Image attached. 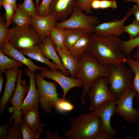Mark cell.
Returning a JSON list of instances; mask_svg holds the SVG:
<instances>
[{
    "label": "cell",
    "instance_id": "25",
    "mask_svg": "<svg viewBox=\"0 0 139 139\" xmlns=\"http://www.w3.org/2000/svg\"><path fill=\"white\" fill-rule=\"evenodd\" d=\"M126 63L134 73L131 87L136 93L135 95L139 103V60L134 59L130 57L127 58Z\"/></svg>",
    "mask_w": 139,
    "mask_h": 139
},
{
    "label": "cell",
    "instance_id": "26",
    "mask_svg": "<svg viewBox=\"0 0 139 139\" xmlns=\"http://www.w3.org/2000/svg\"><path fill=\"white\" fill-rule=\"evenodd\" d=\"M12 22L19 27H27L31 25V17L22 10L18 4L12 18Z\"/></svg>",
    "mask_w": 139,
    "mask_h": 139
},
{
    "label": "cell",
    "instance_id": "19",
    "mask_svg": "<svg viewBox=\"0 0 139 139\" xmlns=\"http://www.w3.org/2000/svg\"><path fill=\"white\" fill-rule=\"evenodd\" d=\"M39 45L46 58L52 60L57 66L58 69L66 76H69L70 75L69 71L64 67L59 55L57 54L50 36L46 38Z\"/></svg>",
    "mask_w": 139,
    "mask_h": 139
},
{
    "label": "cell",
    "instance_id": "5",
    "mask_svg": "<svg viewBox=\"0 0 139 139\" xmlns=\"http://www.w3.org/2000/svg\"><path fill=\"white\" fill-rule=\"evenodd\" d=\"M35 80L40 94L41 107L46 114H49L60 99L56 83L46 81L39 73L35 74Z\"/></svg>",
    "mask_w": 139,
    "mask_h": 139
},
{
    "label": "cell",
    "instance_id": "50",
    "mask_svg": "<svg viewBox=\"0 0 139 139\" xmlns=\"http://www.w3.org/2000/svg\"><path fill=\"white\" fill-rule=\"evenodd\" d=\"M3 0H0V3H1L2 1Z\"/></svg>",
    "mask_w": 139,
    "mask_h": 139
},
{
    "label": "cell",
    "instance_id": "9",
    "mask_svg": "<svg viewBox=\"0 0 139 139\" xmlns=\"http://www.w3.org/2000/svg\"><path fill=\"white\" fill-rule=\"evenodd\" d=\"M23 71L19 70L16 86L13 95L9 100L13 106L12 114L9 118L10 122L13 119L14 125L20 126L23 123L21 106L29 91L30 84L26 83L25 80L22 79Z\"/></svg>",
    "mask_w": 139,
    "mask_h": 139
},
{
    "label": "cell",
    "instance_id": "11",
    "mask_svg": "<svg viewBox=\"0 0 139 139\" xmlns=\"http://www.w3.org/2000/svg\"><path fill=\"white\" fill-rule=\"evenodd\" d=\"M39 73L43 78L52 80L60 85L63 91L62 98L63 99H65L67 93L71 89L75 87L83 88L82 83L80 80L69 77L61 71L49 70L45 67Z\"/></svg>",
    "mask_w": 139,
    "mask_h": 139
},
{
    "label": "cell",
    "instance_id": "35",
    "mask_svg": "<svg viewBox=\"0 0 139 139\" xmlns=\"http://www.w3.org/2000/svg\"><path fill=\"white\" fill-rule=\"evenodd\" d=\"M23 139H37L40 135L35 133L26 124L23 123L20 126Z\"/></svg>",
    "mask_w": 139,
    "mask_h": 139
},
{
    "label": "cell",
    "instance_id": "47",
    "mask_svg": "<svg viewBox=\"0 0 139 139\" xmlns=\"http://www.w3.org/2000/svg\"><path fill=\"white\" fill-rule=\"evenodd\" d=\"M4 81V79L2 73L0 74V93L1 94L2 90Z\"/></svg>",
    "mask_w": 139,
    "mask_h": 139
},
{
    "label": "cell",
    "instance_id": "33",
    "mask_svg": "<svg viewBox=\"0 0 139 139\" xmlns=\"http://www.w3.org/2000/svg\"><path fill=\"white\" fill-rule=\"evenodd\" d=\"M19 4L22 10L31 17L38 15L33 0H24L22 4Z\"/></svg>",
    "mask_w": 139,
    "mask_h": 139
},
{
    "label": "cell",
    "instance_id": "27",
    "mask_svg": "<svg viewBox=\"0 0 139 139\" xmlns=\"http://www.w3.org/2000/svg\"><path fill=\"white\" fill-rule=\"evenodd\" d=\"M23 65L20 62L7 56L0 49V71L1 73H4L6 70H10L14 67H21Z\"/></svg>",
    "mask_w": 139,
    "mask_h": 139
},
{
    "label": "cell",
    "instance_id": "31",
    "mask_svg": "<svg viewBox=\"0 0 139 139\" xmlns=\"http://www.w3.org/2000/svg\"><path fill=\"white\" fill-rule=\"evenodd\" d=\"M123 31L127 33L129 39H132L139 36V24L134 20L130 24L124 25L122 28Z\"/></svg>",
    "mask_w": 139,
    "mask_h": 139
},
{
    "label": "cell",
    "instance_id": "10",
    "mask_svg": "<svg viewBox=\"0 0 139 139\" xmlns=\"http://www.w3.org/2000/svg\"><path fill=\"white\" fill-rule=\"evenodd\" d=\"M136 93L129 88L127 89L116 101L115 112L126 121L132 123L139 118V109L133 108V99Z\"/></svg>",
    "mask_w": 139,
    "mask_h": 139
},
{
    "label": "cell",
    "instance_id": "24",
    "mask_svg": "<svg viewBox=\"0 0 139 139\" xmlns=\"http://www.w3.org/2000/svg\"><path fill=\"white\" fill-rule=\"evenodd\" d=\"M64 29V45L68 49L70 48L81 38L91 33L82 29Z\"/></svg>",
    "mask_w": 139,
    "mask_h": 139
},
{
    "label": "cell",
    "instance_id": "15",
    "mask_svg": "<svg viewBox=\"0 0 139 139\" xmlns=\"http://www.w3.org/2000/svg\"><path fill=\"white\" fill-rule=\"evenodd\" d=\"M116 100L106 102L96 109L101 120L102 131L107 133L111 139L115 137L117 134V131L112 127L110 123L111 118L115 112Z\"/></svg>",
    "mask_w": 139,
    "mask_h": 139
},
{
    "label": "cell",
    "instance_id": "38",
    "mask_svg": "<svg viewBox=\"0 0 139 139\" xmlns=\"http://www.w3.org/2000/svg\"><path fill=\"white\" fill-rule=\"evenodd\" d=\"M94 0H77L76 7L87 14H91L92 11L91 4Z\"/></svg>",
    "mask_w": 139,
    "mask_h": 139
},
{
    "label": "cell",
    "instance_id": "4",
    "mask_svg": "<svg viewBox=\"0 0 139 139\" xmlns=\"http://www.w3.org/2000/svg\"><path fill=\"white\" fill-rule=\"evenodd\" d=\"M124 64H110L108 66L110 70V74L107 77L109 88L117 99L127 89L131 88L134 76L132 71Z\"/></svg>",
    "mask_w": 139,
    "mask_h": 139
},
{
    "label": "cell",
    "instance_id": "48",
    "mask_svg": "<svg viewBox=\"0 0 139 139\" xmlns=\"http://www.w3.org/2000/svg\"><path fill=\"white\" fill-rule=\"evenodd\" d=\"M127 2H133L136 3V5L139 7V0H122Z\"/></svg>",
    "mask_w": 139,
    "mask_h": 139
},
{
    "label": "cell",
    "instance_id": "14",
    "mask_svg": "<svg viewBox=\"0 0 139 139\" xmlns=\"http://www.w3.org/2000/svg\"><path fill=\"white\" fill-rule=\"evenodd\" d=\"M77 0H52L49 6V14L54 15L57 20L63 21L68 18L76 7Z\"/></svg>",
    "mask_w": 139,
    "mask_h": 139
},
{
    "label": "cell",
    "instance_id": "20",
    "mask_svg": "<svg viewBox=\"0 0 139 139\" xmlns=\"http://www.w3.org/2000/svg\"><path fill=\"white\" fill-rule=\"evenodd\" d=\"M55 48L61 57L64 67L69 72L71 77L75 78L79 70V59L71 55L65 45L60 49Z\"/></svg>",
    "mask_w": 139,
    "mask_h": 139
},
{
    "label": "cell",
    "instance_id": "44",
    "mask_svg": "<svg viewBox=\"0 0 139 139\" xmlns=\"http://www.w3.org/2000/svg\"><path fill=\"white\" fill-rule=\"evenodd\" d=\"M100 0H94L91 4L92 8L97 10L100 8Z\"/></svg>",
    "mask_w": 139,
    "mask_h": 139
},
{
    "label": "cell",
    "instance_id": "30",
    "mask_svg": "<svg viewBox=\"0 0 139 139\" xmlns=\"http://www.w3.org/2000/svg\"><path fill=\"white\" fill-rule=\"evenodd\" d=\"M4 17L1 16L0 20V47H1L5 42L8 41L12 33V30L8 29L5 25Z\"/></svg>",
    "mask_w": 139,
    "mask_h": 139
},
{
    "label": "cell",
    "instance_id": "43",
    "mask_svg": "<svg viewBox=\"0 0 139 139\" xmlns=\"http://www.w3.org/2000/svg\"><path fill=\"white\" fill-rule=\"evenodd\" d=\"M133 14L134 15L135 19L139 24V7L136 5H134L132 7Z\"/></svg>",
    "mask_w": 139,
    "mask_h": 139
},
{
    "label": "cell",
    "instance_id": "21",
    "mask_svg": "<svg viewBox=\"0 0 139 139\" xmlns=\"http://www.w3.org/2000/svg\"><path fill=\"white\" fill-rule=\"evenodd\" d=\"M39 103L26 114L23 117V123L26 124L36 134L42 133L45 125L40 123L38 109Z\"/></svg>",
    "mask_w": 139,
    "mask_h": 139
},
{
    "label": "cell",
    "instance_id": "29",
    "mask_svg": "<svg viewBox=\"0 0 139 139\" xmlns=\"http://www.w3.org/2000/svg\"><path fill=\"white\" fill-rule=\"evenodd\" d=\"M120 45L122 50L125 55L127 58L130 57L133 50L139 46V36L127 41L121 40Z\"/></svg>",
    "mask_w": 139,
    "mask_h": 139
},
{
    "label": "cell",
    "instance_id": "41",
    "mask_svg": "<svg viewBox=\"0 0 139 139\" xmlns=\"http://www.w3.org/2000/svg\"><path fill=\"white\" fill-rule=\"evenodd\" d=\"M46 139H61L57 134L56 129L54 133H51L49 129L46 130L45 132Z\"/></svg>",
    "mask_w": 139,
    "mask_h": 139
},
{
    "label": "cell",
    "instance_id": "17",
    "mask_svg": "<svg viewBox=\"0 0 139 139\" xmlns=\"http://www.w3.org/2000/svg\"><path fill=\"white\" fill-rule=\"evenodd\" d=\"M19 70V67H15L6 70L4 73L6 80L4 91L0 101L1 114L3 113L7 103L15 92Z\"/></svg>",
    "mask_w": 139,
    "mask_h": 139
},
{
    "label": "cell",
    "instance_id": "28",
    "mask_svg": "<svg viewBox=\"0 0 139 139\" xmlns=\"http://www.w3.org/2000/svg\"><path fill=\"white\" fill-rule=\"evenodd\" d=\"M50 36L55 47L60 49L64 45V28L55 27L52 29Z\"/></svg>",
    "mask_w": 139,
    "mask_h": 139
},
{
    "label": "cell",
    "instance_id": "32",
    "mask_svg": "<svg viewBox=\"0 0 139 139\" xmlns=\"http://www.w3.org/2000/svg\"><path fill=\"white\" fill-rule=\"evenodd\" d=\"M54 108L59 112L63 113L72 111L74 106L70 101L62 98L57 101Z\"/></svg>",
    "mask_w": 139,
    "mask_h": 139
},
{
    "label": "cell",
    "instance_id": "39",
    "mask_svg": "<svg viewBox=\"0 0 139 139\" xmlns=\"http://www.w3.org/2000/svg\"><path fill=\"white\" fill-rule=\"evenodd\" d=\"M117 7V2L115 0H100V8L101 9L108 8L115 9Z\"/></svg>",
    "mask_w": 139,
    "mask_h": 139
},
{
    "label": "cell",
    "instance_id": "2",
    "mask_svg": "<svg viewBox=\"0 0 139 139\" xmlns=\"http://www.w3.org/2000/svg\"><path fill=\"white\" fill-rule=\"evenodd\" d=\"M101 120L96 109L81 113L71 122L64 137L70 139H93L102 131Z\"/></svg>",
    "mask_w": 139,
    "mask_h": 139
},
{
    "label": "cell",
    "instance_id": "3",
    "mask_svg": "<svg viewBox=\"0 0 139 139\" xmlns=\"http://www.w3.org/2000/svg\"><path fill=\"white\" fill-rule=\"evenodd\" d=\"M78 59L80 68L76 78L80 80L82 83L81 101L83 104L87 105L84 100V98L88 94L93 82L100 76L108 77L110 70L108 66L100 63L87 51Z\"/></svg>",
    "mask_w": 139,
    "mask_h": 139
},
{
    "label": "cell",
    "instance_id": "34",
    "mask_svg": "<svg viewBox=\"0 0 139 139\" xmlns=\"http://www.w3.org/2000/svg\"><path fill=\"white\" fill-rule=\"evenodd\" d=\"M0 6H3L5 11V25L6 27L7 28L10 24L12 23V19L15 10L13 6L9 3H1L0 4Z\"/></svg>",
    "mask_w": 139,
    "mask_h": 139
},
{
    "label": "cell",
    "instance_id": "8",
    "mask_svg": "<svg viewBox=\"0 0 139 139\" xmlns=\"http://www.w3.org/2000/svg\"><path fill=\"white\" fill-rule=\"evenodd\" d=\"M99 23V21L95 16L87 15L76 7L69 18L63 21L57 23L55 27L82 29L92 33H94L95 26Z\"/></svg>",
    "mask_w": 139,
    "mask_h": 139
},
{
    "label": "cell",
    "instance_id": "6",
    "mask_svg": "<svg viewBox=\"0 0 139 139\" xmlns=\"http://www.w3.org/2000/svg\"><path fill=\"white\" fill-rule=\"evenodd\" d=\"M90 111L94 110L103 104L117 99L110 90L107 77L100 76L93 83L88 94Z\"/></svg>",
    "mask_w": 139,
    "mask_h": 139
},
{
    "label": "cell",
    "instance_id": "37",
    "mask_svg": "<svg viewBox=\"0 0 139 139\" xmlns=\"http://www.w3.org/2000/svg\"><path fill=\"white\" fill-rule=\"evenodd\" d=\"M52 0H42L40 5L36 7L37 14L41 16L49 14V6Z\"/></svg>",
    "mask_w": 139,
    "mask_h": 139
},
{
    "label": "cell",
    "instance_id": "18",
    "mask_svg": "<svg viewBox=\"0 0 139 139\" xmlns=\"http://www.w3.org/2000/svg\"><path fill=\"white\" fill-rule=\"evenodd\" d=\"M0 49L4 54L24 64L31 72L34 73L38 71H40L45 68L35 64L30 59L26 58L21 51L15 48L8 41L4 43Z\"/></svg>",
    "mask_w": 139,
    "mask_h": 139
},
{
    "label": "cell",
    "instance_id": "12",
    "mask_svg": "<svg viewBox=\"0 0 139 139\" xmlns=\"http://www.w3.org/2000/svg\"><path fill=\"white\" fill-rule=\"evenodd\" d=\"M133 14L132 8L129 9L121 19H115L109 22H105L96 25L94 27V33L101 37H105L113 35L118 36L124 32L122 28L124 23L129 17Z\"/></svg>",
    "mask_w": 139,
    "mask_h": 139
},
{
    "label": "cell",
    "instance_id": "22",
    "mask_svg": "<svg viewBox=\"0 0 139 139\" xmlns=\"http://www.w3.org/2000/svg\"><path fill=\"white\" fill-rule=\"evenodd\" d=\"M20 51L31 59L46 64L51 70H57L58 69L57 66L54 62L50 61L45 57L39 45H35L30 47L22 49Z\"/></svg>",
    "mask_w": 139,
    "mask_h": 139
},
{
    "label": "cell",
    "instance_id": "49",
    "mask_svg": "<svg viewBox=\"0 0 139 139\" xmlns=\"http://www.w3.org/2000/svg\"><path fill=\"white\" fill-rule=\"evenodd\" d=\"M39 0H36V7H37L39 6Z\"/></svg>",
    "mask_w": 139,
    "mask_h": 139
},
{
    "label": "cell",
    "instance_id": "1",
    "mask_svg": "<svg viewBox=\"0 0 139 139\" xmlns=\"http://www.w3.org/2000/svg\"><path fill=\"white\" fill-rule=\"evenodd\" d=\"M91 43L87 51L102 65H118L126 62L127 57L121 49L118 36H99L92 33Z\"/></svg>",
    "mask_w": 139,
    "mask_h": 139
},
{
    "label": "cell",
    "instance_id": "42",
    "mask_svg": "<svg viewBox=\"0 0 139 139\" xmlns=\"http://www.w3.org/2000/svg\"><path fill=\"white\" fill-rule=\"evenodd\" d=\"M109 135L107 133L101 131L99 133L96 135L93 139H110Z\"/></svg>",
    "mask_w": 139,
    "mask_h": 139
},
{
    "label": "cell",
    "instance_id": "7",
    "mask_svg": "<svg viewBox=\"0 0 139 139\" xmlns=\"http://www.w3.org/2000/svg\"><path fill=\"white\" fill-rule=\"evenodd\" d=\"M30 25L24 28L14 26L11 28L12 33L8 41L19 51L35 45H39L42 42L39 35Z\"/></svg>",
    "mask_w": 139,
    "mask_h": 139
},
{
    "label": "cell",
    "instance_id": "23",
    "mask_svg": "<svg viewBox=\"0 0 139 139\" xmlns=\"http://www.w3.org/2000/svg\"><path fill=\"white\" fill-rule=\"evenodd\" d=\"M91 34L81 37L68 49L76 59L80 58L89 49L91 43Z\"/></svg>",
    "mask_w": 139,
    "mask_h": 139
},
{
    "label": "cell",
    "instance_id": "45",
    "mask_svg": "<svg viewBox=\"0 0 139 139\" xmlns=\"http://www.w3.org/2000/svg\"><path fill=\"white\" fill-rule=\"evenodd\" d=\"M16 0H3L1 3H7L12 4L14 7L15 10H16L17 5L16 4Z\"/></svg>",
    "mask_w": 139,
    "mask_h": 139
},
{
    "label": "cell",
    "instance_id": "36",
    "mask_svg": "<svg viewBox=\"0 0 139 139\" xmlns=\"http://www.w3.org/2000/svg\"><path fill=\"white\" fill-rule=\"evenodd\" d=\"M7 134L6 139H23L22 130L20 126H17L13 125L11 127L8 128Z\"/></svg>",
    "mask_w": 139,
    "mask_h": 139
},
{
    "label": "cell",
    "instance_id": "13",
    "mask_svg": "<svg viewBox=\"0 0 139 139\" xmlns=\"http://www.w3.org/2000/svg\"><path fill=\"white\" fill-rule=\"evenodd\" d=\"M55 16L49 14L45 16L31 17V26L40 37L42 42L50 36L52 29L57 23Z\"/></svg>",
    "mask_w": 139,
    "mask_h": 139
},
{
    "label": "cell",
    "instance_id": "40",
    "mask_svg": "<svg viewBox=\"0 0 139 139\" xmlns=\"http://www.w3.org/2000/svg\"><path fill=\"white\" fill-rule=\"evenodd\" d=\"M14 123V121H11L8 124L0 126V139H6L7 137V131L8 127L10 125H13Z\"/></svg>",
    "mask_w": 139,
    "mask_h": 139
},
{
    "label": "cell",
    "instance_id": "16",
    "mask_svg": "<svg viewBox=\"0 0 139 139\" xmlns=\"http://www.w3.org/2000/svg\"><path fill=\"white\" fill-rule=\"evenodd\" d=\"M25 74L29 78L30 87L28 94L21 106L22 115L24 116L30 110L38 104L40 94L36 87L34 72L25 69Z\"/></svg>",
    "mask_w": 139,
    "mask_h": 139
},
{
    "label": "cell",
    "instance_id": "46",
    "mask_svg": "<svg viewBox=\"0 0 139 139\" xmlns=\"http://www.w3.org/2000/svg\"><path fill=\"white\" fill-rule=\"evenodd\" d=\"M133 59L136 60H139V46L136 50L133 56Z\"/></svg>",
    "mask_w": 139,
    "mask_h": 139
}]
</instances>
